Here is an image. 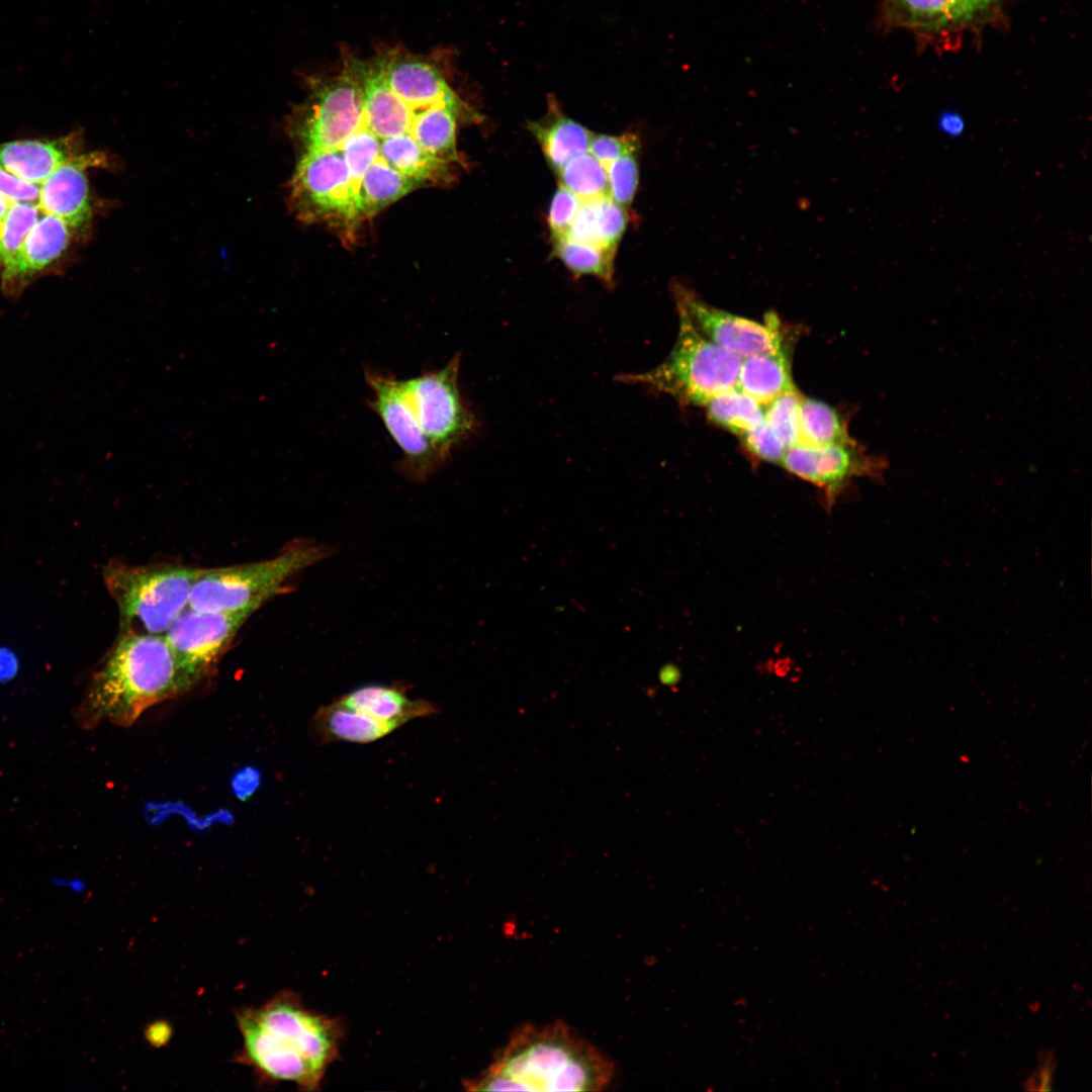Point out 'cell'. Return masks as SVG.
I'll use <instances>...</instances> for the list:
<instances>
[{
    "label": "cell",
    "mask_w": 1092,
    "mask_h": 1092,
    "mask_svg": "<svg viewBox=\"0 0 1092 1092\" xmlns=\"http://www.w3.org/2000/svg\"><path fill=\"white\" fill-rule=\"evenodd\" d=\"M556 174L559 185L580 200L609 196L607 168L589 152L570 159Z\"/></svg>",
    "instance_id": "cell-28"
},
{
    "label": "cell",
    "mask_w": 1092,
    "mask_h": 1092,
    "mask_svg": "<svg viewBox=\"0 0 1092 1092\" xmlns=\"http://www.w3.org/2000/svg\"><path fill=\"white\" fill-rule=\"evenodd\" d=\"M73 134L53 140H20L0 144V166L27 182L40 185L57 168L80 154Z\"/></svg>",
    "instance_id": "cell-18"
},
{
    "label": "cell",
    "mask_w": 1092,
    "mask_h": 1092,
    "mask_svg": "<svg viewBox=\"0 0 1092 1092\" xmlns=\"http://www.w3.org/2000/svg\"><path fill=\"white\" fill-rule=\"evenodd\" d=\"M309 93L292 113L288 129L299 154L338 150L363 117L360 84L350 57L341 72L308 81Z\"/></svg>",
    "instance_id": "cell-8"
},
{
    "label": "cell",
    "mask_w": 1092,
    "mask_h": 1092,
    "mask_svg": "<svg viewBox=\"0 0 1092 1092\" xmlns=\"http://www.w3.org/2000/svg\"><path fill=\"white\" fill-rule=\"evenodd\" d=\"M1042 1055L1043 1059L1040 1060L1037 1069L1034 1070L1031 1077L1025 1083V1088L1028 1090L1051 1089L1053 1072L1055 1069V1059L1051 1052H1045Z\"/></svg>",
    "instance_id": "cell-37"
},
{
    "label": "cell",
    "mask_w": 1092,
    "mask_h": 1092,
    "mask_svg": "<svg viewBox=\"0 0 1092 1092\" xmlns=\"http://www.w3.org/2000/svg\"><path fill=\"white\" fill-rule=\"evenodd\" d=\"M554 255L575 275H593L607 286L614 284V250L579 243L566 237L552 240Z\"/></svg>",
    "instance_id": "cell-26"
},
{
    "label": "cell",
    "mask_w": 1092,
    "mask_h": 1092,
    "mask_svg": "<svg viewBox=\"0 0 1092 1092\" xmlns=\"http://www.w3.org/2000/svg\"><path fill=\"white\" fill-rule=\"evenodd\" d=\"M40 185L22 180L0 166V194L11 203H37Z\"/></svg>",
    "instance_id": "cell-36"
},
{
    "label": "cell",
    "mask_w": 1092,
    "mask_h": 1092,
    "mask_svg": "<svg viewBox=\"0 0 1092 1092\" xmlns=\"http://www.w3.org/2000/svg\"><path fill=\"white\" fill-rule=\"evenodd\" d=\"M580 205L581 200L576 195L559 185L551 199L547 217L552 240L567 234Z\"/></svg>",
    "instance_id": "cell-34"
},
{
    "label": "cell",
    "mask_w": 1092,
    "mask_h": 1092,
    "mask_svg": "<svg viewBox=\"0 0 1092 1092\" xmlns=\"http://www.w3.org/2000/svg\"><path fill=\"white\" fill-rule=\"evenodd\" d=\"M424 186L390 167L374 162L361 182V201L365 220L374 217L391 203Z\"/></svg>",
    "instance_id": "cell-24"
},
{
    "label": "cell",
    "mask_w": 1092,
    "mask_h": 1092,
    "mask_svg": "<svg viewBox=\"0 0 1092 1092\" xmlns=\"http://www.w3.org/2000/svg\"><path fill=\"white\" fill-rule=\"evenodd\" d=\"M639 148V138L634 133L622 135L593 133L588 152L607 168L612 162L623 155L631 153L638 154Z\"/></svg>",
    "instance_id": "cell-35"
},
{
    "label": "cell",
    "mask_w": 1092,
    "mask_h": 1092,
    "mask_svg": "<svg viewBox=\"0 0 1092 1092\" xmlns=\"http://www.w3.org/2000/svg\"><path fill=\"white\" fill-rule=\"evenodd\" d=\"M937 128L948 138H959L966 130V121L960 113L945 111L937 118Z\"/></svg>",
    "instance_id": "cell-38"
},
{
    "label": "cell",
    "mask_w": 1092,
    "mask_h": 1092,
    "mask_svg": "<svg viewBox=\"0 0 1092 1092\" xmlns=\"http://www.w3.org/2000/svg\"><path fill=\"white\" fill-rule=\"evenodd\" d=\"M333 553V547L306 539L292 543L269 559L203 568L192 587L188 606L205 612H256L282 593L289 579Z\"/></svg>",
    "instance_id": "cell-4"
},
{
    "label": "cell",
    "mask_w": 1092,
    "mask_h": 1092,
    "mask_svg": "<svg viewBox=\"0 0 1092 1092\" xmlns=\"http://www.w3.org/2000/svg\"><path fill=\"white\" fill-rule=\"evenodd\" d=\"M746 1004H747V1001H746V999H745V998H743V997H741V998H737V999H736V1000L734 1001V1005H735V1006H737V1007H739V1006L743 1007V1006H746Z\"/></svg>",
    "instance_id": "cell-40"
},
{
    "label": "cell",
    "mask_w": 1092,
    "mask_h": 1092,
    "mask_svg": "<svg viewBox=\"0 0 1092 1092\" xmlns=\"http://www.w3.org/2000/svg\"><path fill=\"white\" fill-rule=\"evenodd\" d=\"M379 57L388 86L414 109L462 102L438 69L425 59L395 50Z\"/></svg>",
    "instance_id": "cell-17"
},
{
    "label": "cell",
    "mask_w": 1092,
    "mask_h": 1092,
    "mask_svg": "<svg viewBox=\"0 0 1092 1092\" xmlns=\"http://www.w3.org/2000/svg\"><path fill=\"white\" fill-rule=\"evenodd\" d=\"M236 1019L243 1040L236 1059L261 1081L291 1082L314 1091L339 1056V1020L307 1009L291 991L259 1007L242 1008Z\"/></svg>",
    "instance_id": "cell-1"
},
{
    "label": "cell",
    "mask_w": 1092,
    "mask_h": 1092,
    "mask_svg": "<svg viewBox=\"0 0 1092 1092\" xmlns=\"http://www.w3.org/2000/svg\"><path fill=\"white\" fill-rule=\"evenodd\" d=\"M951 0H883L881 21L887 28L921 34L949 29Z\"/></svg>",
    "instance_id": "cell-23"
},
{
    "label": "cell",
    "mask_w": 1092,
    "mask_h": 1092,
    "mask_svg": "<svg viewBox=\"0 0 1092 1092\" xmlns=\"http://www.w3.org/2000/svg\"><path fill=\"white\" fill-rule=\"evenodd\" d=\"M547 100L545 116L529 121L528 129L551 169L557 173L570 159L588 152L593 132L565 115L554 95L550 94Z\"/></svg>",
    "instance_id": "cell-19"
},
{
    "label": "cell",
    "mask_w": 1092,
    "mask_h": 1092,
    "mask_svg": "<svg viewBox=\"0 0 1092 1092\" xmlns=\"http://www.w3.org/2000/svg\"><path fill=\"white\" fill-rule=\"evenodd\" d=\"M740 437L743 446L754 458L770 463H782L787 448L767 425L764 418Z\"/></svg>",
    "instance_id": "cell-33"
},
{
    "label": "cell",
    "mask_w": 1092,
    "mask_h": 1092,
    "mask_svg": "<svg viewBox=\"0 0 1092 1092\" xmlns=\"http://www.w3.org/2000/svg\"><path fill=\"white\" fill-rule=\"evenodd\" d=\"M402 681L368 684L334 699L357 713L363 720L376 723L391 733L406 723L440 713L439 707L426 699H413Z\"/></svg>",
    "instance_id": "cell-16"
},
{
    "label": "cell",
    "mask_w": 1092,
    "mask_h": 1092,
    "mask_svg": "<svg viewBox=\"0 0 1092 1092\" xmlns=\"http://www.w3.org/2000/svg\"><path fill=\"white\" fill-rule=\"evenodd\" d=\"M288 201L300 220L325 223L351 242L364 221L348 166L338 150L300 153Z\"/></svg>",
    "instance_id": "cell-7"
},
{
    "label": "cell",
    "mask_w": 1092,
    "mask_h": 1092,
    "mask_svg": "<svg viewBox=\"0 0 1092 1092\" xmlns=\"http://www.w3.org/2000/svg\"><path fill=\"white\" fill-rule=\"evenodd\" d=\"M12 203L0 194V219L4 216Z\"/></svg>",
    "instance_id": "cell-39"
},
{
    "label": "cell",
    "mask_w": 1092,
    "mask_h": 1092,
    "mask_svg": "<svg viewBox=\"0 0 1092 1092\" xmlns=\"http://www.w3.org/2000/svg\"><path fill=\"white\" fill-rule=\"evenodd\" d=\"M736 387L761 405L796 389L788 351L757 354L742 359Z\"/></svg>",
    "instance_id": "cell-22"
},
{
    "label": "cell",
    "mask_w": 1092,
    "mask_h": 1092,
    "mask_svg": "<svg viewBox=\"0 0 1092 1092\" xmlns=\"http://www.w3.org/2000/svg\"><path fill=\"white\" fill-rule=\"evenodd\" d=\"M676 304L681 306L696 328L722 349L744 359L757 354L788 351L786 337L777 315L758 323L709 305L694 292L677 285Z\"/></svg>",
    "instance_id": "cell-13"
},
{
    "label": "cell",
    "mask_w": 1092,
    "mask_h": 1092,
    "mask_svg": "<svg viewBox=\"0 0 1092 1092\" xmlns=\"http://www.w3.org/2000/svg\"><path fill=\"white\" fill-rule=\"evenodd\" d=\"M253 610L205 612L187 606L165 632V639L194 688L214 669Z\"/></svg>",
    "instance_id": "cell-10"
},
{
    "label": "cell",
    "mask_w": 1092,
    "mask_h": 1092,
    "mask_svg": "<svg viewBox=\"0 0 1092 1092\" xmlns=\"http://www.w3.org/2000/svg\"><path fill=\"white\" fill-rule=\"evenodd\" d=\"M202 569L178 564L108 563L103 579L118 610L119 632L164 635L189 605Z\"/></svg>",
    "instance_id": "cell-5"
},
{
    "label": "cell",
    "mask_w": 1092,
    "mask_h": 1092,
    "mask_svg": "<svg viewBox=\"0 0 1092 1092\" xmlns=\"http://www.w3.org/2000/svg\"><path fill=\"white\" fill-rule=\"evenodd\" d=\"M614 1064L565 1022L525 1023L511 1034L491 1065L467 1088L477 1091L605 1090Z\"/></svg>",
    "instance_id": "cell-2"
},
{
    "label": "cell",
    "mask_w": 1092,
    "mask_h": 1092,
    "mask_svg": "<svg viewBox=\"0 0 1092 1092\" xmlns=\"http://www.w3.org/2000/svg\"><path fill=\"white\" fill-rule=\"evenodd\" d=\"M705 406L711 421L738 436L764 418L762 405L737 387L717 394Z\"/></svg>",
    "instance_id": "cell-27"
},
{
    "label": "cell",
    "mask_w": 1092,
    "mask_h": 1092,
    "mask_svg": "<svg viewBox=\"0 0 1092 1092\" xmlns=\"http://www.w3.org/2000/svg\"><path fill=\"white\" fill-rule=\"evenodd\" d=\"M678 333L668 357L656 368L619 377L666 393L681 404L706 405L717 394L737 385L742 358L704 336L676 304Z\"/></svg>",
    "instance_id": "cell-6"
},
{
    "label": "cell",
    "mask_w": 1092,
    "mask_h": 1092,
    "mask_svg": "<svg viewBox=\"0 0 1092 1092\" xmlns=\"http://www.w3.org/2000/svg\"><path fill=\"white\" fill-rule=\"evenodd\" d=\"M192 688L164 635L119 632L91 677L79 720L86 727L102 722L127 727L152 706Z\"/></svg>",
    "instance_id": "cell-3"
},
{
    "label": "cell",
    "mask_w": 1092,
    "mask_h": 1092,
    "mask_svg": "<svg viewBox=\"0 0 1092 1092\" xmlns=\"http://www.w3.org/2000/svg\"><path fill=\"white\" fill-rule=\"evenodd\" d=\"M627 223L626 208L610 196L581 200L579 210L564 237L616 251Z\"/></svg>",
    "instance_id": "cell-20"
},
{
    "label": "cell",
    "mask_w": 1092,
    "mask_h": 1092,
    "mask_svg": "<svg viewBox=\"0 0 1092 1092\" xmlns=\"http://www.w3.org/2000/svg\"><path fill=\"white\" fill-rule=\"evenodd\" d=\"M460 359L456 354L443 368L403 380L418 423L445 463L475 430L474 416L459 390Z\"/></svg>",
    "instance_id": "cell-9"
},
{
    "label": "cell",
    "mask_w": 1092,
    "mask_h": 1092,
    "mask_svg": "<svg viewBox=\"0 0 1092 1092\" xmlns=\"http://www.w3.org/2000/svg\"><path fill=\"white\" fill-rule=\"evenodd\" d=\"M1006 0H951L950 28H979L1000 17Z\"/></svg>",
    "instance_id": "cell-32"
},
{
    "label": "cell",
    "mask_w": 1092,
    "mask_h": 1092,
    "mask_svg": "<svg viewBox=\"0 0 1092 1092\" xmlns=\"http://www.w3.org/2000/svg\"><path fill=\"white\" fill-rule=\"evenodd\" d=\"M781 464L815 485L827 510L853 478L881 479L887 468L883 458L868 454L854 441L823 446L797 444L787 449Z\"/></svg>",
    "instance_id": "cell-12"
},
{
    "label": "cell",
    "mask_w": 1092,
    "mask_h": 1092,
    "mask_svg": "<svg viewBox=\"0 0 1092 1092\" xmlns=\"http://www.w3.org/2000/svg\"><path fill=\"white\" fill-rule=\"evenodd\" d=\"M72 229L62 218L42 212L14 256L1 267V288L18 297L27 285L67 250Z\"/></svg>",
    "instance_id": "cell-14"
},
{
    "label": "cell",
    "mask_w": 1092,
    "mask_h": 1092,
    "mask_svg": "<svg viewBox=\"0 0 1092 1092\" xmlns=\"http://www.w3.org/2000/svg\"><path fill=\"white\" fill-rule=\"evenodd\" d=\"M364 374L373 394L370 406L402 452L400 472L414 482L427 481L445 462L423 433L403 380L374 370H365Z\"/></svg>",
    "instance_id": "cell-11"
},
{
    "label": "cell",
    "mask_w": 1092,
    "mask_h": 1092,
    "mask_svg": "<svg viewBox=\"0 0 1092 1092\" xmlns=\"http://www.w3.org/2000/svg\"><path fill=\"white\" fill-rule=\"evenodd\" d=\"M800 443L810 446L853 441L840 415L829 404L802 397L799 415Z\"/></svg>",
    "instance_id": "cell-25"
},
{
    "label": "cell",
    "mask_w": 1092,
    "mask_h": 1092,
    "mask_svg": "<svg viewBox=\"0 0 1092 1092\" xmlns=\"http://www.w3.org/2000/svg\"><path fill=\"white\" fill-rule=\"evenodd\" d=\"M103 153H83L57 168L41 184L38 206L44 213L65 220L72 229L86 226L92 216V204L86 170L107 166Z\"/></svg>",
    "instance_id": "cell-15"
},
{
    "label": "cell",
    "mask_w": 1092,
    "mask_h": 1092,
    "mask_svg": "<svg viewBox=\"0 0 1092 1092\" xmlns=\"http://www.w3.org/2000/svg\"><path fill=\"white\" fill-rule=\"evenodd\" d=\"M801 401V394L794 389L775 398L764 411L765 422L787 449L800 443Z\"/></svg>",
    "instance_id": "cell-30"
},
{
    "label": "cell",
    "mask_w": 1092,
    "mask_h": 1092,
    "mask_svg": "<svg viewBox=\"0 0 1092 1092\" xmlns=\"http://www.w3.org/2000/svg\"><path fill=\"white\" fill-rule=\"evenodd\" d=\"M473 114L463 102H441L420 111L413 122V136L418 145L431 156L451 165L461 163L457 152V120L462 115Z\"/></svg>",
    "instance_id": "cell-21"
},
{
    "label": "cell",
    "mask_w": 1092,
    "mask_h": 1092,
    "mask_svg": "<svg viewBox=\"0 0 1092 1092\" xmlns=\"http://www.w3.org/2000/svg\"><path fill=\"white\" fill-rule=\"evenodd\" d=\"M42 210L37 203L15 202L0 219V267L17 252Z\"/></svg>",
    "instance_id": "cell-29"
},
{
    "label": "cell",
    "mask_w": 1092,
    "mask_h": 1092,
    "mask_svg": "<svg viewBox=\"0 0 1092 1092\" xmlns=\"http://www.w3.org/2000/svg\"><path fill=\"white\" fill-rule=\"evenodd\" d=\"M636 153L626 154L607 167L609 196L623 207H628L636 194L639 167Z\"/></svg>",
    "instance_id": "cell-31"
}]
</instances>
